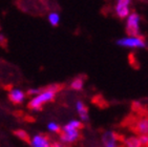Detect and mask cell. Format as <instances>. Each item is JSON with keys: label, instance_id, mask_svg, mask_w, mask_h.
<instances>
[{"label": "cell", "instance_id": "3957f363", "mask_svg": "<svg viewBox=\"0 0 148 147\" xmlns=\"http://www.w3.org/2000/svg\"><path fill=\"white\" fill-rule=\"evenodd\" d=\"M117 44L120 47L126 49H142L146 47V41L141 35L139 36H127L122 37L117 40Z\"/></svg>", "mask_w": 148, "mask_h": 147}, {"label": "cell", "instance_id": "6da1fadb", "mask_svg": "<svg viewBox=\"0 0 148 147\" xmlns=\"http://www.w3.org/2000/svg\"><path fill=\"white\" fill-rule=\"evenodd\" d=\"M59 91L58 85H49L47 87L42 88L37 95L31 97L29 100V108L34 111H39L43 108V106L53 102L56 98Z\"/></svg>", "mask_w": 148, "mask_h": 147}, {"label": "cell", "instance_id": "5b68a950", "mask_svg": "<svg viewBox=\"0 0 148 147\" xmlns=\"http://www.w3.org/2000/svg\"><path fill=\"white\" fill-rule=\"evenodd\" d=\"M131 0H117L114 6V12L119 19H126L131 13Z\"/></svg>", "mask_w": 148, "mask_h": 147}, {"label": "cell", "instance_id": "ac0fdd59", "mask_svg": "<svg viewBox=\"0 0 148 147\" xmlns=\"http://www.w3.org/2000/svg\"><path fill=\"white\" fill-rule=\"evenodd\" d=\"M53 147H66V144L62 143L61 141L58 142H53Z\"/></svg>", "mask_w": 148, "mask_h": 147}, {"label": "cell", "instance_id": "8fae6325", "mask_svg": "<svg viewBox=\"0 0 148 147\" xmlns=\"http://www.w3.org/2000/svg\"><path fill=\"white\" fill-rule=\"evenodd\" d=\"M123 144L125 147H142L139 136H128L123 140Z\"/></svg>", "mask_w": 148, "mask_h": 147}, {"label": "cell", "instance_id": "30bf717a", "mask_svg": "<svg viewBox=\"0 0 148 147\" xmlns=\"http://www.w3.org/2000/svg\"><path fill=\"white\" fill-rule=\"evenodd\" d=\"M134 130L140 135H148V116L140 117L134 123Z\"/></svg>", "mask_w": 148, "mask_h": 147}, {"label": "cell", "instance_id": "7c38bea8", "mask_svg": "<svg viewBox=\"0 0 148 147\" xmlns=\"http://www.w3.org/2000/svg\"><path fill=\"white\" fill-rule=\"evenodd\" d=\"M84 79L82 77H76L71 80V83H69V87L75 91H81L84 88Z\"/></svg>", "mask_w": 148, "mask_h": 147}, {"label": "cell", "instance_id": "9a60e30c", "mask_svg": "<svg viewBox=\"0 0 148 147\" xmlns=\"http://www.w3.org/2000/svg\"><path fill=\"white\" fill-rule=\"evenodd\" d=\"M41 89H42L41 87H33V88H29V91H26V93H27V96L33 97V96H35V95H37V93H39V91H41Z\"/></svg>", "mask_w": 148, "mask_h": 147}, {"label": "cell", "instance_id": "8992f818", "mask_svg": "<svg viewBox=\"0 0 148 147\" xmlns=\"http://www.w3.org/2000/svg\"><path fill=\"white\" fill-rule=\"evenodd\" d=\"M102 147H120V138L112 130H106L101 136Z\"/></svg>", "mask_w": 148, "mask_h": 147}, {"label": "cell", "instance_id": "d6986e66", "mask_svg": "<svg viewBox=\"0 0 148 147\" xmlns=\"http://www.w3.org/2000/svg\"><path fill=\"white\" fill-rule=\"evenodd\" d=\"M5 42V37L3 36L2 34H0V43H4Z\"/></svg>", "mask_w": 148, "mask_h": 147}, {"label": "cell", "instance_id": "e0dca14e", "mask_svg": "<svg viewBox=\"0 0 148 147\" xmlns=\"http://www.w3.org/2000/svg\"><path fill=\"white\" fill-rule=\"evenodd\" d=\"M15 135L19 139H21V140H24V139L27 138V135H26V133L24 130H17V131H15Z\"/></svg>", "mask_w": 148, "mask_h": 147}, {"label": "cell", "instance_id": "52a82bcc", "mask_svg": "<svg viewBox=\"0 0 148 147\" xmlns=\"http://www.w3.org/2000/svg\"><path fill=\"white\" fill-rule=\"evenodd\" d=\"M31 147H53V142L44 133H36L29 139Z\"/></svg>", "mask_w": 148, "mask_h": 147}, {"label": "cell", "instance_id": "2e32d148", "mask_svg": "<svg viewBox=\"0 0 148 147\" xmlns=\"http://www.w3.org/2000/svg\"><path fill=\"white\" fill-rule=\"evenodd\" d=\"M139 138L142 146H148V135H140Z\"/></svg>", "mask_w": 148, "mask_h": 147}, {"label": "cell", "instance_id": "277c9868", "mask_svg": "<svg viewBox=\"0 0 148 147\" xmlns=\"http://www.w3.org/2000/svg\"><path fill=\"white\" fill-rule=\"evenodd\" d=\"M125 32L129 36L141 35V16L136 12H131L125 19Z\"/></svg>", "mask_w": 148, "mask_h": 147}, {"label": "cell", "instance_id": "9c48e42d", "mask_svg": "<svg viewBox=\"0 0 148 147\" xmlns=\"http://www.w3.org/2000/svg\"><path fill=\"white\" fill-rule=\"evenodd\" d=\"M75 109L77 111V115L79 117V119L84 123V122L88 121L89 115H88V109L86 106L85 102L82 100H77L75 102Z\"/></svg>", "mask_w": 148, "mask_h": 147}, {"label": "cell", "instance_id": "7a4b0ae2", "mask_svg": "<svg viewBox=\"0 0 148 147\" xmlns=\"http://www.w3.org/2000/svg\"><path fill=\"white\" fill-rule=\"evenodd\" d=\"M83 122L80 119H71L61 127L59 133V141L66 145L75 144L81 138V128Z\"/></svg>", "mask_w": 148, "mask_h": 147}, {"label": "cell", "instance_id": "ba28073f", "mask_svg": "<svg viewBox=\"0 0 148 147\" xmlns=\"http://www.w3.org/2000/svg\"><path fill=\"white\" fill-rule=\"evenodd\" d=\"M26 97H27V93L19 87H13L9 91V100L13 104H22L25 102Z\"/></svg>", "mask_w": 148, "mask_h": 147}, {"label": "cell", "instance_id": "5bb4252c", "mask_svg": "<svg viewBox=\"0 0 148 147\" xmlns=\"http://www.w3.org/2000/svg\"><path fill=\"white\" fill-rule=\"evenodd\" d=\"M47 130H49L51 133H60L61 131V127L62 126H60V124L58 122L56 121H49L47 123Z\"/></svg>", "mask_w": 148, "mask_h": 147}, {"label": "cell", "instance_id": "4fadbf2b", "mask_svg": "<svg viewBox=\"0 0 148 147\" xmlns=\"http://www.w3.org/2000/svg\"><path fill=\"white\" fill-rule=\"evenodd\" d=\"M47 20H49V24L51 26H58L60 23V15L58 12H51L49 15H47Z\"/></svg>", "mask_w": 148, "mask_h": 147}]
</instances>
